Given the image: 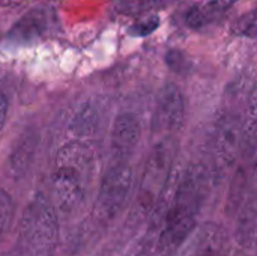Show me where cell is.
<instances>
[{
  "label": "cell",
  "instance_id": "6da1fadb",
  "mask_svg": "<svg viewBox=\"0 0 257 256\" xmlns=\"http://www.w3.org/2000/svg\"><path fill=\"white\" fill-rule=\"evenodd\" d=\"M92 172L93 154L87 145L71 142L59 149L51 175L53 202L59 211L69 214L83 204Z\"/></svg>",
  "mask_w": 257,
  "mask_h": 256
},
{
  "label": "cell",
  "instance_id": "7a4b0ae2",
  "mask_svg": "<svg viewBox=\"0 0 257 256\" xmlns=\"http://www.w3.org/2000/svg\"><path fill=\"white\" fill-rule=\"evenodd\" d=\"M59 240L54 207L36 195L26 207L18 226V249L24 256H50Z\"/></svg>",
  "mask_w": 257,
  "mask_h": 256
},
{
  "label": "cell",
  "instance_id": "3957f363",
  "mask_svg": "<svg viewBox=\"0 0 257 256\" xmlns=\"http://www.w3.org/2000/svg\"><path fill=\"white\" fill-rule=\"evenodd\" d=\"M175 143L170 136H166L151 151L133 205L130 220L140 222L157 207L160 195L167 183V178L173 167Z\"/></svg>",
  "mask_w": 257,
  "mask_h": 256
},
{
  "label": "cell",
  "instance_id": "277c9868",
  "mask_svg": "<svg viewBox=\"0 0 257 256\" xmlns=\"http://www.w3.org/2000/svg\"><path fill=\"white\" fill-rule=\"evenodd\" d=\"M133 187V169L125 161H117L104 175L96 202L93 205V217L98 223L107 225L125 207Z\"/></svg>",
  "mask_w": 257,
  "mask_h": 256
},
{
  "label": "cell",
  "instance_id": "5b68a950",
  "mask_svg": "<svg viewBox=\"0 0 257 256\" xmlns=\"http://www.w3.org/2000/svg\"><path fill=\"white\" fill-rule=\"evenodd\" d=\"M185 115V104L182 92L176 84H166L157 98L155 110L152 115L151 130L154 134H169L176 131L182 122Z\"/></svg>",
  "mask_w": 257,
  "mask_h": 256
},
{
  "label": "cell",
  "instance_id": "8992f818",
  "mask_svg": "<svg viewBox=\"0 0 257 256\" xmlns=\"http://www.w3.org/2000/svg\"><path fill=\"white\" fill-rule=\"evenodd\" d=\"M54 27V12L50 8L39 6L26 12L6 35V42L11 45H30L45 36Z\"/></svg>",
  "mask_w": 257,
  "mask_h": 256
},
{
  "label": "cell",
  "instance_id": "52a82bcc",
  "mask_svg": "<svg viewBox=\"0 0 257 256\" xmlns=\"http://www.w3.org/2000/svg\"><path fill=\"white\" fill-rule=\"evenodd\" d=\"M142 134L139 118L133 112L117 115L111 131V154L117 161H125L134 152Z\"/></svg>",
  "mask_w": 257,
  "mask_h": 256
},
{
  "label": "cell",
  "instance_id": "ba28073f",
  "mask_svg": "<svg viewBox=\"0 0 257 256\" xmlns=\"http://www.w3.org/2000/svg\"><path fill=\"white\" fill-rule=\"evenodd\" d=\"M241 130L235 118H226L217 128L214 139V163L215 172L224 174L235 160V154L239 145Z\"/></svg>",
  "mask_w": 257,
  "mask_h": 256
},
{
  "label": "cell",
  "instance_id": "9c48e42d",
  "mask_svg": "<svg viewBox=\"0 0 257 256\" xmlns=\"http://www.w3.org/2000/svg\"><path fill=\"white\" fill-rule=\"evenodd\" d=\"M238 0H202L191 6L185 15V21L191 29H203L221 18Z\"/></svg>",
  "mask_w": 257,
  "mask_h": 256
},
{
  "label": "cell",
  "instance_id": "30bf717a",
  "mask_svg": "<svg viewBox=\"0 0 257 256\" xmlns=\"http://www.w3.org/2000/svg\"><path fill=\"white\" fill-rule=\"evenodd\" d=\"M173 0H117V11L125 15L145 14L151 9L161 8Z\"/></svg>",
  "mask_w": 257,
  "mask_h": 256
},
{
  "label": "cell",
  "instance_id": "8fae6325",
  "mask_svg": "<svg viewBox=\"0 0 257 256\" xmlns=\"http://www.w3.org/2000/svg\"><path fill=\"white\" fill-rule=\"evenodd\" d=\"M244 140L245 145L254 149V140H256V91L253 89L250 103H248V110L245 115V125H244Z\"/></svg>",
  "mask_w": 257,
  "mask_h": 256
},
{
  "label": "cell",
  "instance_id": "7c38bea8",
  "mask_svg": "<svg viewBox=\"0 0 257 256\" xmlns=\"http://www.w3.org/2000/svg\"><path fill=\"white\" fill-rule=\"evenodd\" d=\"M254 199L250 201V205L245 208V214L241 220V226H239V240L242 241L245 238V246L250 244L253 246V240H254Z\"/></svg>",
  "mask_w": 257,
  "mask_h": 256
},
{
  "label": "cell",
  "instance_id": "4fadbf2b",
  "mask_svg": "<svg viewBox=\"0 0 257 256\" xmlns=\"http://www.w3.org/2000/svg\"><path fill=\"white\" fill-rule=\"evenodd\" d=\"M160 26V17L155 15V14H148L145 17H142L139 21H136L131 29H130V33L133 36H137V38H143V36H148L151 33H154Z\"/></svg>",
  "mask_w": 257,
  "mask_h": 256
},
{
  "label": "cell",
  "instance_id": "5bb4252c",
  "mask_svg": "<svg viewBox=\"0 0 257 256\" xmlns=\"http://www.w3.org/2000/svg\"><path fill=\"white\" fill-rule=\"evenodd\" d=\"M14 211H15V205H14L11 195L0 189V237L8 229L12 220Z\"/></svg>",
  "mask_w": 257,
  "mask_h": 256
},
{
  "label": "cell",
  "instance_id": "9a60e30c",
  "mask_svg": "<svg viewBox=\"0 0 257 256\" xmlns=\"http://www.w3.org/2000/svg\"><path fill=\"white\" fill-rule=\"evenodd\" d=\"M166 63H167V66L173 72H178V74L188 72V69L191 66V62L187 57V54L184 51H181V50H176V48L167 51V54H166Z\"/></svg>",
  "mask_w": 257,
  "mask_h": 256
},
{
  "label": "cell",
  "instance_id": "2e32d148",
  "mask_svg": "<svg viewBox=\"0 0 257 256\" xmlns=\"http://www.w3.org/2000/svg\"><path fill=\"white\" fill-rule=\"evenodd\" d=\"M233 32L238 35H245L248 38H256V14L254 11L241 17L233 26Z\"/></svg>",
  "mask_w": 257,
  "mask_h": 256
},
{
  "label": "cell",
  "instance_id": "e0dca14e",
  "mask_svg": "<svg viewBox=\"0 0 257 256\" xmlns=\"http://www.w3.org/2000/svg\"><path fill=\"white\" fill-rule=\"evenodd\" d=\"M96 125V118H95V112L90 109H83V112L78 115V118H75V127L77 128H87L92 130Z\"/></svg>",
  "mask_w": 257,
  "mask_h": 256
},
{
  "label": "cell",
  "instance_id": "ac0fdd59",
  "mask_svg": "<svg viewBox=\"0 0 257 256\" xmlns=\"http://www.w3.org/2000/svg\"><path fill=\"white\" fill-rule=\"evenodd\" d=\"M6 115H8V100L3 94H0V131L5 127Z\"/></svg>",
  "mask_w": 257,
  "mask_h": 256
},
{
  "label": "cell",
  "instance_id": "d6986e66",
  "mask_svg": "<svg viewBox=\"0 0 257 256\" xmlns=\"http://www.w3.org/2000/svg\"><path fill=\"white\" fill-rule=\"evenodd\" d=\"M140 256H148V255H146V253H142V255H140Z\"/></svg>",
  "mask_w": 257,
  "mask_h": 256
}]
</instances>
